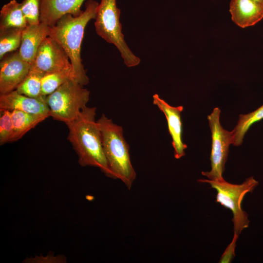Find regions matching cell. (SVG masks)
<instances>
[{
    "mask_svg": "<svg viewBox=\"0 0 263 263\" xmlns=\"http://www.w3.org/2000/svg\"><path fill=\"white\" fill-rule=\"evenodd\" d=\"M254 0L263 4V0Z\"/></svg>",
    "mask_w": 263,
    "mask_h": 263,
    "instance_id": "24",
    "label": "cell"
},
{
    "mask_svg": "<svg viewBox=\"0 0 263 263\" xmlns=\"http://www.w3.org/2000/svg\"><path fill=\"white\" fill-rule=\"evenodd\" d=\"M23 29L8 28L0 30V58L8 53L19 48Z\"/></svg>",
    "mask_w": 263,
    "mask_h": 263,
    "instance_id": "19",
    "label": "cell"
},
{
    "mask_svg": "<svg viewBox=\"0 0 263 263\" xmlns=\"http://www.w3.org/2000/svg\"><path fill=\"white\" fill-rule=\"evenodd\" d=\"M97 122L101 132L103 149L111 178L121 180L130 189L136 174L130 160L129 146L124 138L123 128L104 114Z\"/></svg>",
    "mask_w": 263,
    "mask_h": 263,
    "instance_id": "3",
    "label": "cell"
},
{
    "mask_svg": "<svg viewBox=\"0 0 263 263\" xmlns=\"http://www.w3.org/2000/svg\"><path fill=\"white\" fill-rule=\"evenodd\" d=\"M99 3L88 0L85 9L77 16L66 14L50 27L49 36L65 51L72 67L73 79L83 86L89 83V79L82 63L81 46L86 25L95 19Z\"/></svg>",
    "mask_w": 263,
    "mask_h": 263,
    "instance_id": "1",
    "label": "cell"
},
{
    "mask_svg": "<svg viewBox=\"0 0 263 263\" xmlns=\"http://www.w3.org/2000/svg\"><path fill=\"white\" fill-rule=\"evenodd\" d=\"M0 94L16 90L29 72L32 64L20 56L18 51L0 59Z\"/></svg>",
    "mask_w": 263,
    "mask_h": 263,
    "instance_id": "9",
    "label": "cell"
},
{
    "mask_svg": "<svg viewBox=\"0 0 263 263\" xmlns=\"http://www.w3.org/2000/svg\"><path fill=\"white\" fill-rule=\"evenodd\" d=\"M220 110L215 108L207 116L211 132L212 145L210 153L211 169L209 171H202V174L210 180L224 179L223 173L229 152V147L232 144V133L221 126L220 122Z\"/></svg>",
    "mask_w": 263,
    "mask_h": 263,
    "instance_id": "7",
    "label": "cell"
},
{
    "mask_svg": "<svg viewBox=\"0 0 263 263\" xmlns=\"http://www.w3.org/2000/svg\"><path fill=\"white\" fill-rule=\"evenodd\" d=\"M0 110H19L26 113L47 115L50 110L46 96L31 97L19 93L16 90L0 95Z\"/></svg>",
    "mask_w": 263,
    "mask_h": 263,
    "instance_id": "11",
    "label": "cell"
},
{
    "mask_svg": "<svg viewBox=\"0 0 263 263\" xmlns=\"http://www.w3.org/2000/svg\"><path fill=\"white\" fill-rule=\"evenodd\" d=\"M153 104L164 114L168 123V130L172 139L174 157L180 159L185 155V150L187 145L182 139V123L181 113L183 111L182 106L173 107L160 97L157 94L153 96Z\"/></svg>",
    "mask_w": 263,
    "mask_h": 263,
    "instance_id": "10",
    "label": "cell"
},
{
    "mask_svg": "<svg viewBox=\"0 0 263 263\" xmlns=\"http://www.w3.org/2000/svg\"><path fill=\"white\" fill-rule=\"evenodd\" d=\"M45 73L31 66L29 73L16 90L26 96L39 98L41 96V81Z\"/></svg>",
    "mask_w": 263,
    "mask_h": 263,
    "instance_id": "18",
    "label": "cell"
},
{
    "mask_svg": "<svg viewBox=\"0 0 263 263\" xmlns=\"http://www.w3.org/2000/svg\"><path fill=\"white\" fill-rule=\"evenodd\" d=\"M11 112L14 129L12 142L20 139L28 131L49 117L47 115L32 114L19 110Z\"/></svg>",
    "mask_w": 263,
    "mask_h": 263,
    "instance_id": "16",
    "label": "cell"
},
{
    "mask_svg": "<svg viewBox=\"0 0 263 263\" xmlns=\"http://www.w3.org/2000/svg\"><path fill=\"white\" fill-rule=\"evenodd\" d=\"M96 108L85 107L74 120L66 124L67 139L77 155L82 167L99 169L107 177L111 174L104 153L100 129L95 120Z\"/></svg>",
    "mask_w": 263,
    "mask_h": 263,
    "instance_id": "2",
    "label": "cell"
},
{
    "mask_svg": "<svg viewBox=\"0 0 263 263\" xmlns=\"http://www.w3.org/2000/svg\"><path fill=\"white\" fill-rule=\"evenodd\" d=\"M120 15L116 0H101L95 18V31L106 42L116 47L127 67H133L140 64L141 59L133 53L125 41Z\"/></svg>",
    "mask_w": 263,
    "mask_h": 263,
    "instance_id": "4",
    "label": "cell"
},
{
    "mask_svg": "<svg viewBox=\"0 0 263 263\" xmlns=\"http://www.w3.org/2000/svg\"><path fill=\"white\" fill-rule=\"evenodd\" d=\"M28 25L21 3L16 0H11L2 6L0 11V30L13 28L24 29Z\"/></svg>",
    "mask_w": 263,
    "mask_h": 263,
    "instance_id": "15",
    "label": "cell"
},
{
    "mask_svg": "<svg viewBox=\"0 0 263 263\" xmlns=\"http://www.w3.org/2000/svg\"><path fill=\"white\" fill-rule=\"evenodd\" d=\"M32 66L45 74L59 72L72 73V67L68 55L50 37L46 38L40 45Z\"/></svg>",
    "mask_w": 263,
    "mask_h": 263,
    "instance_id": "8",
    "label": "cell"
},
{
    "mask_svg": "<svg viewBox=\"0 0 263 263\" xmlns=\"http://www.w3.org/2000/svg\"><path fill=\"white\" fill-rule=\"evenodd\" d=\"M263 119V105L255 111L245 114H240L237 125L231 131L232 144L240 146L244 136L254 123Z\"/></svg>",
    "mask_w": 263,
    "mask_h": 263,
    "instance_id": "17",
    "label": "cell"
},
{
    "mask_svg": "<svg viewBox=\"0 0 263 263\" xmlns=\"http://www.w3.org/2000/svg\"><path fill=\"white\" fill-rule=\"evenodd\" d=\"M238 236L239 235L234 233L232 241L225 249L219 260V263H230L232 261L235 256V249Z\"/></svg>",
    "mask_w": 263,
    "mask_h": 263,
    "instance_id": "23",
    "label": "cell"
},
{
    "mask_svg": "<svg viewBox=\"0 0 263 263\" xmlns=\"http://www.w3.org/2000/svg\"><path fill=\"white\" fill-rule=\"evenodd\" d=\"M198 181L209 184L217 192L216 202L232 211L234 233L239 235L248 227V215L243 210L242 203L245 194L252 192L259 184L254 177L246 178L241 184H231L224 179L216 181L201 179Z\"/></svg>",
    "mask_w": 263,
    "mask_h": 263,
    "instance_id": "5",
    "label": "cell"
},
{
    "mask_svg": "<svg viewBox=\"0 0 263 263\" xmlns=\"http://www.w3.org/2000/svg\"><path fill=\"white\" fill-rule=\"evenodd\" d=\"M0 145L12 142L14 129L11 112L8 110H0Z\"/></svg>",
    "mask_w": 263,
    "mask_h": 263,
    "instance_id": "21",
    "label": "cell"
},
{
    "mask_svg": "<svg viewBox=\"0 0 263 263\" xmlns=\"http://www.w3.org/2000/svg\"><path fill=\"white\" fill-rule=\"evenodd\" d=\"M85 0H40V22L49 26H54L62 16L80 15Z\"/></svg>",
    "mask_w": 263,
    "mask_h": 263,
    "instance_id": "12",
    "label": "cell"
},
{
    "mask_svg": "<svg viewBox=\"0 0 263 263\" xmlns=\"http://www.w3.org/2000/svg\"><path fill=\"white\" fill-rule=\"evenodd\" d=\"M73 79L71 72H59L46 73L41 81V94L46 96L58 88L65 82Z\"/></svg>",
    "mask_w": 263,
    "mask_h": 263,
    "instance_id": "20",
    "label": "cell"
},
{
    "mask_svg": "<svg viewBox=\"0 0 263 263\" xmlns=\"http://www.w3.org/2000/svg\"><path fill=\"white\" fill-rule=\"evenodd\" d=\"M232 21L241 28L254 25L263 18V4L254 0H231Z\"/></svg>",
    "mask_w": 263,
    "mask_h": 263,
    "instance_id": "14",
    "label": "cell"
},
{
    "mask_svg": "<svg viewBox=\"0 0 263 263\" xmlns=\"http://www.w3.org/2000/svg\"><path fill=\"white\" fill-rule=\"evenodd\" d=\"M50 28V26L40 22L38 24H28L23 29L18 50L22 58L32 64L40 45L49 36Z\"/></svg>",
    "mask_w": 263,
    "mask_h": 263,
    "instance_id": "13",
    "label": "cell"
},
{
    "mask_svg": "<svg viewBox=\"0 0 263 263\" xmlns=\"http://www.w3.org/2000/svg\"><path fill=\"white\" fill-rule=\"evenodd\" d=\"M90 91L77 82L70 79L50 94L46 101L53 119L70 122L78 116L89 100Z\"/></svg>",
    "mask_w": 263,
    "mask_h": 263,
    "instance_id": "6",
    "label": "cell"
},
{
    "mask_svg": "<svg viewBox=\"0 0 263 263\" xmlns=\"http://www.w3.org/2000/svg\"><path fill=\"white\" fill-rule=\"evenodd\" d=\"M40 0H23L21 3L22 10L28 24H38L40 23Z\"/></svg>",
    "mask_w": 263,
    "mask_h": 263,
    "instance_id": "22",
    "label": "cell"
}]
</instances>
